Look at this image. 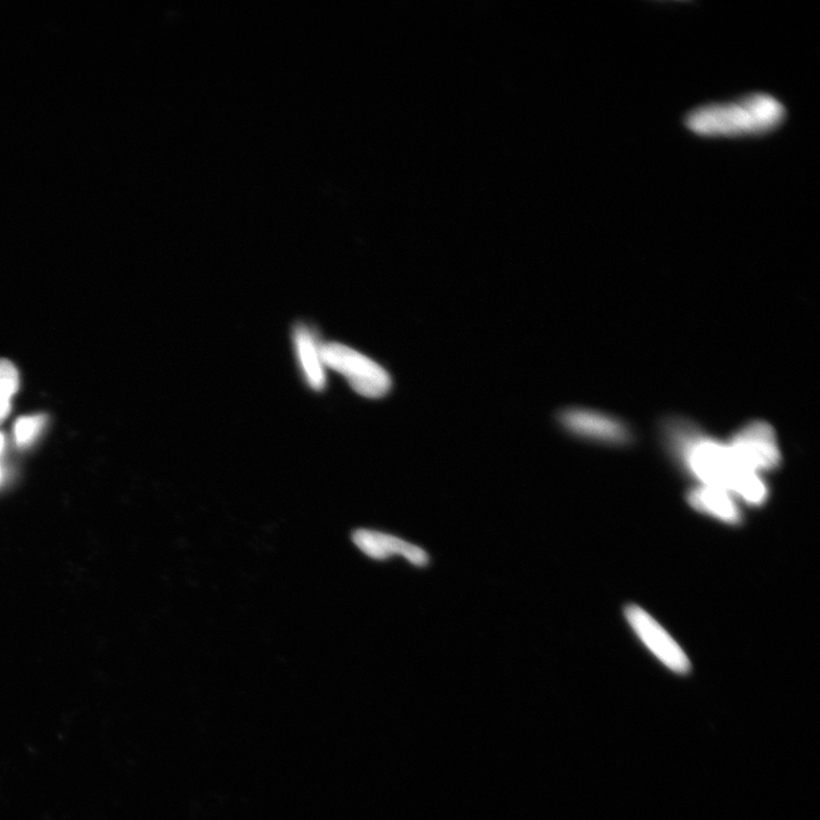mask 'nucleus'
Returning <instances> with one entry per match:
<instances>
[{
    "instance_id": "obj_10",
    "label": "nucleus",
    "mask_w": 820,
    "mask_h": 820,
    "mask_svg": "<svg viewBox=\"0 0 820 820\" xmlns=\"http://www.w3.org/2000/svg\"><path fill=\"white\" fill-rule=\"evenodd\" d=\"M17 389L18 371L16 367L10 361L0 359V424L9 416L12 398Z\"/></svg>"
},
{
    "instance_id": "obj_11",
    "label": "nucleus",
    "mask_w": 820,
    "mask_h": 820,
    "mask_svg": "<svg viewBox=\"0 0 820 820\" xmlns=\"http://www.w3.org/2000/svg\"><path fill=\"white\" fill-rule=\"evenodd\" d=\"M46 424V417L42 415H33L21 417L15 425V440L20 446H27L37 439Z\"/></svg>"
},
{
    "instance_id": "obj_9",
    "label": "nucleus",
    "mask_w": 820,
    "mask_h": 820,
    "mask_svg": "<svg viewBox=\"0 0 820 820\" xmlns=\"http://www.w3.org/2000/svg\"><path fill=\"white\" fill-rule=\"evenodd\" d=\"M293 342L304 379L313 390L323 391L327 378L326 367L321 358V343L317 341L311 328L303 324L295 326Z\"/></svg>"
},
{
    "instance_id": "obj_1",
    "label": "nucleus",
    "mask_w": 820,
    "mask_h": 820,
    "mask_svg": "<svg viewBox=\"0 0 820 820\" xmlns=\"http://www.w3.org/2000/svg\"><path fill=\"white\" fill-rule=\"evenodd\" d=\"M679 456L701 484L722 488L745 504L757 502L764 494L760 475L745 470L729 444L685 430L676 436Z\"/></svg>"
},
{
    "instance_id": "obj_5",
    "label": "nucleus",
    "mask_w": 820,
    "mask_h": 820,
    "mask_svg": "<svg viewBox=\"0 0 820 820\" xmlns=\"http://www.w3.org/2000/svg\"><path fill=\"white\" fill-rule=\"evenodd\" d=\"M625 615L631 629L656 659L676 673L690 672L691 663L685 651L644 608L629 605Z\"/></svg>"
},
{
    "instance_id": "obj_4",
    "label": "nucleus",
    "mask_w": 820,
    "mask_h": 820,
    "mask_svg": "<svg viewBox=\"0 0 820 820\" xmlns=\"http://www.w3.org/2000/svg\"><path fill=\"white\" fill-rule=\"evenodd\" d=\"M737 463L745 470L758 475L775 471L782 464V453L775 430L766 421L746 425L728 443Z\"/></svg>"
},
{
    "instance_id": "obj_2",
    "label": "nucleus",
    "mask_w": 820,
    "mask_h": 820,
    "mask_svg": "<svg viewBox=\"0 0 820 820\" xmlns=\"http://www.w3.org/2000/svg\"><path fill=\"white\" fill-rule=\"evenodd\" d=\"M784 119L785 108L779 100L767 93H752L737 101L695 109L685 123L703 137H745L772 131Z\"/></svg>"
},
{
    "instance_id": "obj_6",
    "label": "nucleus",
    "mask_w": 820,
    "mask_h": 820,
    "mask_svg": "<svg viewBox=\"0 0 820 820\" xmlns=\"http://www.w3.org/2000/svg\"><path fill=\"white\" fill-rule=\"evenodd\" d=\"M560 424L576 436L615 446L631 440L628 427L610 415L589 409H569L562 413Z\"/></svg>"
},
{
    "instance_id": "obj_12",
    "label": "nucleus",
    "mask_w": 820,
    "mask_h": 820,
    "mask_svg": "<svg viewBox=\"0 0 820 820\" xmlns=\"http://www.w3.org/2000/svg\"><path fill=\"white\" fill-rule=\"evenodd\" d=\"M4 449V438L2 434H0V454H2ZM0 477H2V471H0Z\"/></svg>"
},
{
    "instance_id": "obj_8",
    "label": "nucleus",
    "mask_w": 820,
    "mask_h": 820,
    "mask_svg": "<svg viewBox=\"0 0 820 820\" xmlns=\"http://www.w3.org/2000/svg\"><path fill=\"white\" fill-rule=\"evenodd\" d=\"M687 501L695 510L726 525L737 526L743 520L736 497L722 488L699 484L691 490Z\"/></svg>"
},
{
    "instance_id": "obj_3",
    "label": "nucleus",
    "mask_w": 820,
    "mask_h": 820,
    "mask_svg": "<svg viewBox=\"0 0 820 820\" xmlns=\"http://www.w3.org/2000/svg\"><path fill=\"white\" fill-rule=\"evenodd\" d=\"M320 351L325 367L341 374L358 394L375 400L390 391L392 382L389 373L357 350L328 342L320 345Z\"/></svg>"
},
{
    "instance_id": "obj_7",
    "label": "nucleus",
    "mask_w": 820,
    "mask_h": 820,
    "mask_svg": "<svg viewBox=\"0 0 820 820\" xmlns=\"http://www.w3.org/2000/svg\"><path fill=\"white\" fill-rule=\"evenodd\" d=\"M353 542L363 554L375 560L401 557L417 568L430 564V556L426 550L382 531L358 529L353 534Z\"/></svg>"
}]
</instances>
